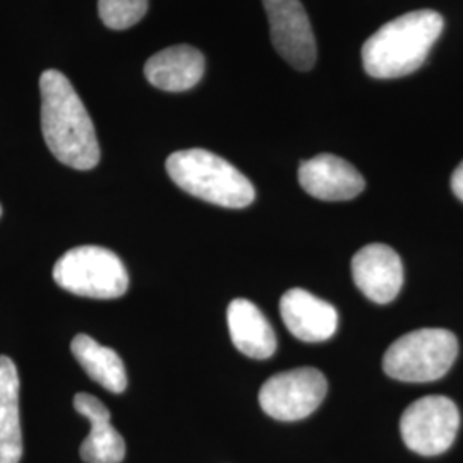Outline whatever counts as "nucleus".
Segmentation results:
<instances>
[{
  "mask_svg": "<svg viewBox=\"0 0 463 463\" xmlns=\"http://www.w3.org/2000/svg\"><path fill=\"white\" fill-rule=\"evenodd\" d=\"M42 131L50 153L64 165L91 170L99 165V146L93 120L74 86L61 71L40 78Z\"/></svg>",
  "mask_w": 463,
  "mask_h": 463,
  "instance_id": "f257e3e1",
  "label": "nucleus"
},
{
  "mask_svg": "<svg viewBox=\"0 0 463 463\" xmlns=\"http://www.w3.org/2000/svg\"><path fill=\"white\" fill-rule=\"evenodd\" d=\"M443 28V16L430 9L411 11L383 24L363 47L365 72L376 80L412 74L426 62Z\"/></svg>",
  "mask_w": 463,
  "mask_h": 463,
  "instance_id": "f03ea898",
  "label": "nucleus"
},
{
  "mask_svg": "<svg viewBox=\"0 0 463 463\" xmlns=\"http://www.w3.org/2000/svg\"><path fill=\"white\" fill-rule=\"evenodd\" d=\"M170 179L187 194L223 208H246L256 191L248 177L208 149L175 151L166 160Z\"/></svg>",
  "mask_w": 463,
  "mask_h": 463,
  "instance_id": "7ed1b4c3",
  "label": "nucleus"
},
{
  "mask_svg": "<svg viewBox=\"0 0 463 463\" xmlns=\"http://www.w3.org/2000/svg\"><path fill=\"white\" fill-rule=\"evenodd\" d=\"M458 355V340L443 328L411 331L395 340L384 354L383 369L393 380L430 383L451 369Z\"/></svg>",
  "mask_w": 463,
  "mask_h": 463,
  "instance_id": "20e7f679",
  "label": "nucleus"
},
{
  "mask_svg": "<svg viewBox=\"0 0 463 463\" xmlns=\"http://www.w3.org/2000/svg\"><path fill=\"white\" fill-rule=\"evenodd\" d=\"M53 280L71 294L91 298H122L129 275L116 252L99 246L67 250L53 266Z\"/></svg>",
  "mask_w": 463,
  "mask_h": 463,
  "instance_id": "39448f33",
  "label": "nucleus"
},
{
  "mask_svg": "<svg viewBox=\"0 0 463 463\" xmlns=\"http://www.w3.org/2000/svg\"><path fill=\"white\" fill-rule=\"evenodd\" d=\"M460 428L457 405L447 397L430 395L414 402L400 420V432L409 449L436 457L453 445Z\"/></svg>",
  "mask_w": 463,
  "mask_h": 463,
  "instance_id": "423d86ee",
  "label": "nucleus"
},
{
  "mask_svg": "<svg viewBox=\"0 0 463 463\" xmlns=\"http://www.w3.org/2000/svg\"><path fill=\"white\" fill-rule=\"evenodd\" d=\"M328 381L315 367H298L271 376L260 390V405L277 420H300L326 397Z\"/></svg>",
  "mask_w": 463,
  "mask_h": 463,
  "instance_id": "0eeeda50",
  "label": "nucleus"
},
{
  "mask_svg": "<svg viewBox=\"0 0 463 463\" xmlns=\"http://www.w3.org/2000/svg\"><path fill=\"white\" fill-rule=\"evenodd\" d=\"M263 4L275 50L294 69L311 71L317 57L315 32L300 0H263Z\"/></svg>",
  "mask_w": 463,
  "mask_h": 463,
  "instance_id": "6e6552de",
  "label": "nucleus"
},
{
  "mask_svg": "<svg viewBox=\"0 0 463 463\" xmlns=\"http://www.w3.org/2000/svg\"><path fill=\"white\" fill-rule=\"evenodd\" d=\"M352 275L359 290L376 304L395 300L403 285L402 260L384 244L359 249L352 260Z\"/></svg>",
  "mask_w": 463,
  "mask_h": 463,
  "instance_id": "1a4fd4ad",
  "label": "nucleus"
},
{
  "mask_svg": "<svg viewBox=\"0 0 463 463\" xmlns=\"http://www.w3.org/2000/svg\"><path fill=\"white\" fill-rule=\"evenodd\" d=\"M298 183L313 198L348 201L364 191V177L347 160L330 153L317 155L298 166Z\"/></svg>",
  "mask_w": 463,
  "mask_h": 463,
  "instance_id": "9d476101",
  "label": "nucleus"
},
{
  "mask_svg": "<svg viewBox=\"0 0 463 463\" xmlns=\"http://www.w3.org/2000/svg\"><path fill=\"white\" fill-rule=\"evenodd\" d=\"M280 313L285 326L306 344L330 340L338 326V313L330 302L304 288H292L281 296Z\"/></svg>",
  "mask_w": 463,
  "mask_h": 463,
  "instance_id": "9b49d317",
  "label": "nucleus"
},
{
  "mask_svg": "<svg viewBox=\"0 0 463 463\" xmlns=\"http://www.w3.org/2000/svg\"><path fill=\"white\" fill-rule=\"evenodd\" d=\"M74 409L84 415L91 430L80 448L84 463H120L126 458V441L110 422V411L90 393L74 397Z\"/></svg>",
  "mask_w": 463,
  "mask_h": 463,
  "instance_id": "f8f14e48",
  "label": "nucleus"
},
{
  "mask_svg": "<svg viewBox=\"0 0 463 463\" xmlns=\"http://www.w3.org/2000/svg\"><path fill=\"white\" fill-rule=\"evenodd\" d=\"M204 55L191 45H175L149 57L145 76L149 84L168 93L194 88L204 74Z\"/></svg>",
  "mask_w": 463,
  "mask_h": 463,
  "instance_id": "ddd939ff",
  "label": "nucleus"
},
{
  "mask_svg": "<svg viewBox=\"0 0 463 463\" xmlns=\"http://www.w3.org/2000/svg\"><path fill=\"white\" fill-rule=\"evenodd\" d=\"M227 321L233 345L252 359H269L277 350V335L266 316L248 298L232 300Z\"/></svg>",
  "mask_w": 463,
  "mask_h": 463,
  "instance_id": "4468645a",
  "label": "nucleus"
},
{
  "mask_svg": "<svg viewBox=\"0 0 463 463\" xmlns=\"http://www.w3.org/2000/svg\"><path fill=\"white\" fill-rule=\"evenodd\" d=\"M23 432L19 420V376L16 364L0 355V463H19Z\"/></svg>",
  "mask_w": 463,
  "mask_h": 463,
  "instance_id": "2eb2a0df",
  "label": "nucleus"
},
{
  "mask_svg": "<svg viewBox=\"0 0 463 463\" xmlns=\"http://www.w3.org/2000/svg\"><path fill=\"white\" fill-rule=\"evenodd\" d=\"M71 352L88 376L99 386L112 393H122L126 390V367L116 350L99 345L88 335H78L72 338Z\"/></svg>",
  "mask_w": 463,
  "mask_h": 463,
  "instance_id": "dca6fc26",
  "label": "nucleus"
},
{
  "mask_svg": "<svg viewBox=\"0 0 463 463\" xmlns=\"http://www.w3.org/2000/svg\"><path fill=\"white\" fill-rule=\"evenodd\" d=\"M148 11V0H99V14L110 30H128Z\"/></svg>",
  "mask_w": 463,
  "mask_h": 463,
  "instance_id": "f3484780",
  "label": "nucleus"
},
{
  "mask_svg": "<svg viewBox=\"0 0 463 463\" xmlns=\"http://www.w3.org/2000/svg\"><path fill=\"white\" fill-rule=\"evenodd\" d=\"M451 189H453L455 196L463 201V162L457 166V170L451 175Z\"/></svg>",
  "mask_w": 463,
  "mask_h": 463,
  "instance_id": "a211bd4d",
  "label": "nucleus"
},
{
  "mask_svg": "<svg viewBox=\"0 0 463 463\" xmlns=\"http://www.w3.org/2000/svg\"><path fill=\"white\" fill-rule=\"evenodd\" d=\"M0 215H2V206H0Z\"/></svg>",
  "mask_w": 463,
  "mask_h": 463,
  "instance_id": "6ab92c4d",
  "label": "nucleus"
}]
</instances>
